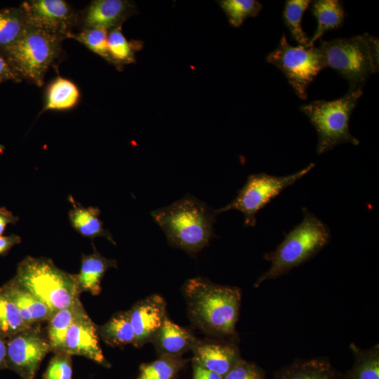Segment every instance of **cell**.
I'll use <instances>...</instances> for the list:
<instances>
[{
	"instance_id": "6da1fadb",
	"label": "cell",
	"mask_w": 379,
	"mask_h": 379,
	"mask_svg": "<svg viewBox=\"0 0 379 379\" xmlns=\"http://www.w3.org/2000/svg\"><path fill=\"white\" fill-rule=\"evenodd\" d=\"M184 293L190 317L197 326L217 335L236 333L241 298L239 288L196 277L187 281Z\"/></svg>"
},
{
	"instance_id": "7a4b0ae2",
	"label": "cell",
	"mask_w": 379,
	"mask_h": 379,
	"mask_svg": "<svg viewBox=\"0 0 379 379\" xmlns=\"http://www.w3.org/2000/svg\"><path fill=\"white\" fill-rule=\"evenodd\" d=\"M173 247L195 255L215 237L216 214L201 200L186 195L168 206L151 213Z\"/></svg>"
},
{
	"instance_id": "3957f363",
	"label": "cell",
	"mask_w": 379,
	"mask_h": 379,
	"mask_svg": "<svg viewBox=\"0 0 379 379\" xmlns=\"http://www.w3.org/2000/svg\"><path fill=\"white\" fill-rule=\"evenodd\" d=\"M329 240L328 227L313 213L303 208L301 222L285 235L274 251L264 255V258L270 261L271 265L257 279L254 286L258 287L267 280L287 274L314 256Z\"/></svg>"
},
{
	"instance_id": "277c9868",
	"label": "cell",
	"mask_w": 379,
	"mask_h": 379,
	"mask_svg": "<svg viewBox=\"0 0 379 379\" xmlns=\"http://www.w3.org/2000/svg\"><path fill=\"white\" fill-rule=\"evenodd\" d=\"M13 279L54 312L80 302L75 274L59 269L48 258H25Z\"/></svg>"
},
{
	"instance_id": "5b68a950",
	"label": "cell",
	"mask_w": 379,
	"mask_h": 379,
	"mask_svg": "<svg viewBox=\"0 0 379 379\" xmlns=\"http://www.w3.org/2000/svg\"><path fill=\"white\" fill-rule=\"evenodd\" d=\"M319 47L326 67L332 68L345 79L349 88H363L368 77L378 72V38L368 33L321 40Z\"/></svg>"
},
{
	"instance_id": "8992f818",
	"label": "cell",
	"mask_w": 379,
	"mask_h": 379,
	"mask_svg": "<svg viewBox=\"0 0 379 379\" xmlns=\"http://www.w3.org/2000/svg\"><path fill=\"white\" fill-rule=\"evenodd\" d=\"M65 39L26 27L20 37L0 55L21 81L25 79L41 87L49 67L61 55Z\"/></svg>"
},
{
	"instance_id": "52a82bcc",
	"label": "cell",
	"mask_w": 379,
	"mask_h": 379,
	"mask_svg": "<svg viewBox=\"0 0 379 379\" xmlns=\"http://www.w3.org/2000/svg\"><path fill=\"white\" fill-rule=\"evenodd\" d=\"M362 93L363 88H349L338 99L314 100L300 107L317 133V154L331 150L340 143L359 145V140L350 131L349 121Z\"/></svg>"
},
{
	"instance_id": "ba28073f",
	"label": "cell",
	"mask_w": 379,
	"mask_h": 379,
	"mask_svg": "<svg viewBox=\"0 0 379 379\" xmlns=\"http://www.w3.org/2000/svg\"><path fill=\"white\" fill-rule=\"evenodd\" d=\"M315 166L312 163L295 173L285 176H275L260 173L248 176L243 187L234 199L225 206L213 210L217 215L230 210L241 211L244 215V226L256 225L257 213L277 197L284 190L293 185Z\"/></svg>"
},
{
	"instance_id": "9c48e42d",
	"label": "cell",
	"mask_w": 379,
	"mask_h": 379,
	"mask_svg": "<svg viewBox=\"0 0 379 379\" xmlns=\"http://www.w3.org/2000/svg\"><path fill=\"white\" fill-rule=\"evenodd\" d=\"M267 62L277 67L287 79L294 92L302 100L316 76L326 67L319 47L292 46L283 34L277 47L268 54Z\"/></svg>"
},
{
	"instance_id": "30bf717a",
	"label": "cell",
	"mask_w": 379,
	"mask_h": 379,
	"mask_svg": "<svg viewBox=\"0 0 379 379\" xmlns=\"http://www.w3.org/2000/svg\"><path fill=\"white\" fill-rule=\"evenodd\" d=\"M26 27L67 39L78 24V14L64 0H29L20 5Z\"/></svg>"
},
{
	"instance_id": "8fae6325",
	"label": "cell",
	"mask_w": 379,
	"mask_h": 379,
	"mask_svg": "<svg viewBox=\"0 0 379 379\" xmlns=\"http://www.w3.org/2000/svg\"><path fill=\"white\" fill-rule=\"evenodd\" d=\"M51 351L36 328L23 331L6 340V363L22 379H35L40 364Z\"/></svg>"
},
{
	"instance_id": "7c38bea8",
	"label": "cell",
	"mask_w": 379,
	"mask_h": 379,
	"mask_svg": "<svg viewBox=\"0 0 379 379\" xmlns=\"http://www.w3.org/2000/svg\"><path fill=\"white\" fill-rule=\"evenodd\" d=\"M135 2L128 0H93L78 14L80 30L102 28L109 32L122 26L138 13Z\"/></svg>"
},
{
	"instance_id": "4fadbf2b",
	"label": "cell",
	"mask_w": 379,
	"mask_h": 379,
	"mask_svg": "<svg viewBox=\"0 0 379 379\" xmlns=\"http://www.w3.org/2000/svg\"><path fill=\"white\" fill-rule=\"evenodd\" d=\"M60 352L83 356L105 366H109L100 346L98 331L86 312L68 328Z\"/></svg>"
},
{
	"instance_id": "5bb4252c",
	"label": "cell",
	"mask_w": 379,
	"mask_h": 379,
	"mask_svg": "<svg viewBox=\"0 0 379 379\" xmlns=\"http://www.w3.org/2000/svg\"><path fill=\"white\" fill-rule=\"evenodd\" d=\"M135 333L133 345L141 347L152 340L162 326L166 317V302L159 295H150L128 311Z\"/></svg>"
},
{
	"instance_id": "9a60e30c",
	"label": "cell",
	"mask_w": 379,
	"mask_h": 379,
	"mask_svg": "<svg viewBox=\"0 0 379 379\" xmlns=\"http://www.w3.org/2000/svg\"><path fill=\"white\" fill-rule=\"evenodd\" d=\"M192 350L193 363L223 377L241 358L238 350L230 345L198 342Z\"/></svg>"
},
{
	"instance_id": "2e32d148",
	"label": "cell",
	"mask_w": 379,
	"mask_h": 379,
	"mask_svg": "<svg viewBox=\"0 0 379 379\" xmlns=\"http://www.w3.org/2000/svg\"><path fill=\"white\" fill-rule=\"evenodd\" d=\"M1 288L15 304L23 320L30 326L39 321L49 320L55 313L13 279Z\"/></svg>"
},
{
	"instance_id": "e0dca14e",
	"label": "cell",
	"mask_w": 379,
	"mask_h": 379,
	"mask_svg": "<svg viewBox=\"0 0 379 379\" xmlns=\"http://www.w3.org/2000/svg\"><path fill=\"white\" fill-rule=\"evenodd\" d=\"M272 379H343L325 358L297 360L277 371Z\"/></svg>"
},
{
	"instance_id": "ac0fdd59",
	"label": "cell",
	"mask_w": 379,
	"mask_h": 379,
	"mask_svg": "<svg viewBox=\"0 0 379 379\" xmlns=\"http://www.w3.org/2000/svg\"><path fill=\"white\" fill-rule=\"evenodd\" d=\"M152 340L155 342L161 356L173 357H180L198 343L190 332L167 318Z\"/></svg>"
},
{
	"instance_id": "d6986e66",
	"label": "cell",
	"mask_w": 379,
	"mask_h": 379,
	"mask_svg": "<svg viewBox=\"0 0 379 379\" xmlns=\"http://www.w3.org/2000/svg\"><path fill=\"white\" fill-rule=\"evenodd\" d=\"M73 208L69 211V219L72 227L81 235L94 239L103 237L115 244L112 234L99 218L100 210L98 207H85L77 202L72 196L69 198Z\"/></svg>"
},
{
	"instance_id": "ffe728a7",
	"label": "cell",
	"mask_w": 379,
	"mask_h": 379,
	"mask_svg": "<svg viewBox=\"0 0 379 379\" xmlns=\"http://www.w3.org/2000/svg\"><path fill=\"white\" fill-rule=\"evenodd\" d=\"M117 262L101 255L96 250L90 255H83L80 272L75 274L79 289L97 295L101 291L100 283L109 267H116Z\"/></svg>"
},
{
	"instance_id": "44dd1931",
	"label": "cell",
	"mask_w": 379,
	"mask_h": 379,
	"mask_svg": "<svg viewBox=\"0 0 379 379\" xmlns=\"http://www.w3.org/2000/svg\"><path fill=\"white\" fill-rule=\"evenodd\" d=\"M310 11L317 20V27L307 46H313L315 41L327 31L338 28L345 18L342 2L338 0H316L311 1Z\"/></svg>"
},
{
	"instance_id": "7402d4cb",
	"label": "cell",
	"mask_w": 379,
	"mask_h": 379,
	"mask_svg": "<svg viewBox=\"0 0 379 379\" xmlns=\"http://www.w3.org/2000/svg\"><path fill=\"white\" fill-rule=\"evenodd\" d=\"M80 98L79 89L73 81L58 77L46 88L45 102L41 113L49 110L71 109L78 104Z\"/></svg>"
},
{
	"instance_id": "603a6c76",
	"label": "cell",
	"mask_w": 379,
	"mask_h": 379,
	"mask_svg": "<svg viewBox=\"0 0 379 379\" xmlns=\"http://www.w3.org/2000/svg\"><path fill=\"white\" fill-rule=\"evenodd\" d=\"M350 348L354 356L352 367L343 379H379V345L362 349L352 343Z\"/></svg>"
},
{
	"instance_id": "cb8c5ba5",
	"label": "cell",
	"mask_w": 379,
	"mask_h": 379,
	"mask_svg": "<svg viewBox=\"0 0 379 379\" xmlns=\"http://www.w3.org/2000/svg\"><path fill=\"white\" fill-rule=\"evenodd\" d=\"M107 44L114 66L122 71L125 65L135 63V53L143 47V41H128L122 32V26L107 32Z\"/></svg>"
},
{
	"instance_id": "d4e9b609",
	"label": "cell",
	"mask_w": 379,
	"mask_h": 379,
	"mask_svg": "<svg viewBox=\"0 0 379 379\" xmlns=\"http://www.w3.org/2000/svg\"><path fill=\"white\" fill-rule=\"evenodd\" d=\"M85 312L80 302L72 307L60 310L53 314L48 320V330L51 351L55 353L62 352L68 328L75 319Z\"/></svg>"
},
{
	"instance_id": "484cf974",
	"label": "cell",
	"mask_w": 379,
	"mask_h": 379,
	"mask_svg": "<svg viewBox=\"0 0 379 379\" xmlns=\"http://www.w3.org/2000/svg\"><path fill=\"white\" fill-rule=\"evenodd\" d=\"M98 333L107 344L112 346L133 344L135 333L128 312L114 314L99 328Z\"/></svg>"
},
{
	"instance_id": "4316f807",
	"label": "cell",
	"mask_w": 379,
	"mask_h": 379,
	"mask_svg": "<svg viewBox=\"0 0 379 379\" xmlns=\"http://www.w3.org/2000/svg\"><path fill=\"white\" fill-rule=\"evenodd\" d=\"M25 29V20L20 7L0 9V52L13 44Z\"/></svg>"
},
{
	"instance_id": "83f0119b",
	"label": "cell",
	"mask_w": 379,
	"mask_h": 379,
	"mask_svg": "<svg viewBox=\"0 0 379 379\" xmlns=\"http://www.w3.org/2000/svg\"><path fill=\"white\" fill-rule=\"evenodd\" d=\"M32 327L22 318L18 308L0 288V336L10 338Z\"/></svg>"
},
{
	"instance_id": "f1b7e54d",
	"label": "cell",
	"mask_w": 379,
	"mask_h": 379,
	"mask_svg": "<svg viewBox=\"0 0 379 379\" xmlns=\"http://www.w3.org/2000/svg\"><path fill=\"white\" fill-rule=\"evenodd\" d=\"M311 4L310 0H287L285 2L283 19L292 38L300 45L307 46L310 38L301 27L304 12Z\"/></svg>"
},
{
	"instance_id": "f546056e",
	"label": "cell",
	"mask_w": 379,
	"mask_h": 379,
	"mask_svg": "<svg viewBox=\"0 0 379 379\" xmlns=\"http://www.w3.org/2000/svg\"><path fill=\"white\" fill-rule=\"evenodd\" d=\"M186 362L180 357L161 355L151 363L142 364L138 379H173Z\"/></svg>"
},
{
	"instance_id": "4dcf8cb0",
	"label": "cell",
	"mask_w": 379,
	"mask_h": 379,
	"mask_svg": "<svg viewBox=\"0 0 379 379\" xmlns=\"http://www.w3.org/2000/svg\"><path fill=\"white\" fill-rule=\"evenodd\" d=\"M217 3L234 27H240L248 18L257 16L262 8L255 0H219Z\"/></svg>"
},
{
	"instance_id": "1f68e13d",
	"label": "cell",
	"mask_w": 379,
	"mask_h": 379,
	"mask_svg": "<svg viewBox=\"0 0 379 379\" xmlns=\"http://www.w3.org/2000/svg\"><path fill=\"white\" fill-rule=\"evenodd\" d=\"M67 38L73 39L84 44L108 63L114 65L107 44V31L102 28H93L71 33Z\"/></svg>"
},
{
	"instance_id": "d6a6232c",
	"label": "cell",
	"mask_w": 379,
	"mask_h": 379,
	"mask_svg": "<svg viewBox=\"0 0 379 379\" xmlns=\"http://www.w3.org/2000/svg\"><path fill=\"white\" fill-rule=\"evenodd\" d=\"M72 374L71 355L58 352L50 361L43 379H72Z\"/></svg>"
},
{
	"instance_id": "836d02e7",
	"label": "cell",
	"mask_w": 379,
	"mask_h": 379,
	"mask_svg": "<svg viewBox=\"0 0 379 379\" xmlns=\"http://www.w3.org/2000/svg\"><path fill=\"white\" fill-rule=\"evenodd\" d=\"M224 379H266V378L258 366L240 358L224 375Z\"/></svg>"
},
{
	"instance_id": "e575fe53",
	"label": "cell",
	"mask_w": 379,
	"mask_h": 379,
	"mask_svg": "<svg viewBox=\"0 0 379 379\" xmlns=\"http://www.w3.org/2000/svg\"><path fill=\"white\" fill-rule=\"evenodd\" d=\"M7 81L20 82V78L10 67L5 59L0 55V83Z\"/></svg>"
},
{
	"instance_id": "d590c367",
	"label": "cell",
	"mask_w": 379,
	"mask_h": 379,
	"mask_svg": "<svg viewBox=\"0 0 379 379\" xmlns=\"http://www.w3.org/2000/svg\"><path fill=\"white\" fill-rule=\"evenodd\" d=\"M21 242V238L16 234L8 236H0V255H6L8 251L16 244Z\"/></svg>"
},
{
	"instance_id": "8d00e7d4",
	"label": "cell",
	"mask_w": 379,
	"mask_h": 379,
	"mask_svg": "<svg viewBox=\"0 0 379 379\" xmlns=\"http://www.w3.org/2000/svg\"><path fill=\"white\" fill-rule=\"evenodd\" d=\"M192 379H224V377L217 373L209 371L196 363H193Z\"/></svg>"
},
{
	"instance_id": "74e56055",
	"label": "cell",
	"mask_w": 379,
	"mask_h": 379,
	"mask_svg": "<svg viewBox=\"0 0 379 379\" xmlns=\"http://www.w3.org/2000/svg\"><path fill=\"white\" fill-rule=\"evenodd\" d=\"M19 220L18 216L4 207H0V236L4 233L6 226L9 224H16Z\"/></svg>"
},
{
	"instance_id": "f35d334b",
	"label": "cell",
	"mask_w": 379,
	"mask_h": 379,
	"mask_svg": "<svg viewBox=\"0 0 379 379\" xmlns=\"http://www.w3.org/2000/svg\"><path fill=\"white\" fill-rule=\"evenodd\" d=\"M6 366V340L0 336V369Z\"/></svg>"
}]
</instances>
